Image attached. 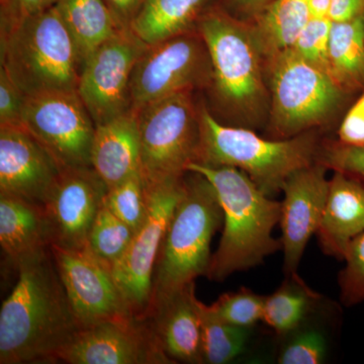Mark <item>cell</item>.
<instances>
[{"mask_svg":"<svg viewBox=\"0 0 364 364\" xmlns=\"http://www.w3.org/2000/svg\"><path fill=\"white\" fill-rule=\"evenodd\" d=\"M363 21H364V14H363Z\"/></svg>","mask_w":364,"mask_h":364,"instance_id":"b9f144b4","label":"cell"},{"mask_svg":"<svg viewBox=\"0 0 364 364\" xmlns=\"http://www.w3.org/2000/svg\"><path fill=\"white\" fill-rule=\"evenodd\" d=\"M343 260L338 280L340 299L346 306H356L364 301V234L351 242Z\"/></svg>","mask_w":364,"mask_h":364,"instance_id":"d6a6232c","label":"cell"},{"mask_svg":"<svg viewBox=\"0 0 364 364\" xmlns=\"http://www.w3.org/2000/svg\"><path fill=\"white\" fill-rule=\"evenodd\" d=\"M117 26L131 28L146 0H104Z\"/></svg>","mask_w":364,"mask_h":364,"instance_id":"74e56055","label":"cell"},{"mask_svg":"<svg viewBox=\"0 0 364 364\" xmlns=\"http://www.w3.org/2000/svg\"><path fill=\"white\" fill-rule=\"evenodd\" d=\"M227 2L237 13L256 18L267 9L272 0H227Z\"/></svg>","mask_w":364,"mask_h":364,"instance_id":"ab89813d","label":"cell"},{"mask_svg":"<svg viewBox=\"0 0 364 364\" xmlns=\"http://www.w3.org/2000/svg\"><path fill=\"white\" fill-rule=\"evenodd\" d=\"M364 0H330L328 18L333 23H343L363 16Z\"/></svg>","mask_w":364,"mask_h":364,"instance_id":"f35d334b","label":"cell"},{"mask_svg":"<svg viewBox=\"0 0 364 364\" xmlns=\"http://www.w3.org/2000/svg\"><path fill=\"white\" fill-rule=\"evenodd\" d=\"M188 171L198 172L210 181L221 205L223 233L205 277L224 282L235 272H245L282 250L273 237L279 224L282 202L265 195L240 169L191 163Z\"/></svg>","mask_w":364,"mask_h":364,"instance_id":"3957f363","label":"cell"},{"mask_svg":"<svg viewBox=\"0 0 364 364\" xmlns=\"http://www.w3.org/2000/svg\"><path fill=\"white\" fill-rule=\"evenodd\" d=\"M287 277L289 279L277 291L265 296L262 322L279 336H287L301 327L321 299L299 279L298 273Z\"/></svg>","mask_w":364,"mask_h":364,"instance_id":"484cf974","label":"cell"},{"mask_svg":"<svg viewBox=\"0 0 364 364\" xmlns=\"http://www.w3.org/2000/svg\"><path fill=\"white\" fill-rule=\"evenodd\" d=\"M55 6L75 42L82 65L100 45L123 30L104 0H56Z\"/></svg>","mask_w":364,"mask_h":364,"instance_id":"603a6c76","label":"cell"},{"mask_svg":"<svg viewBox=\"0 0 364 364\" xmlns=\"http://www.w3.org/2000/svg\"><path fill=\"white\" fill-rule=\"evenodd\" d=\"M265 296L242 287L233 293L222 294L215 303L208 306V311L229 324L252 328L262 322Z\"/></svg>","mask_w":364,"mask_h":364,"instance_id":"4dcf8cb0","label":"cell"},{"mask_svg":"<svg viewBox=\"0 0 364 364\" xmlns=\"http://www.w3.org/2000/svg\"><path fill=\"white\" fill-rule=\"evenodd\" d=\"M287 341L277 355L279 364L322 363L329 351V341L324 330L306 325L287 335Z\"/></svg>","mask_w":364,"mask_h":364,"instance_id":"f546056e","label":"cell"},{"mask_svg":"<svg viewBox=\"0 0 364 364\" xmlns=\"http://www.w3.org/2000/svg\"><path fill=\"white\" fill-rule=\"evenodd\" d=\"M50 248L80 328L134 317L109 267L86 249Z\"/></svg>","mask_w":364,"mask_h":364,"instance_id":"4fadbf2b","label":"cell"},{"mask_svg":"<svg viewBox=\"0 0 364 364\" xmlns=\"http://www.w3.org/2000/svg\"><path fill=\"white\" fill-rule=\"evenodd\" d=\"M202 321L203 363L227 364L247 350L251 328L229 324L220 320L200 301Z\"/></svg>","mask_w":364,"mask_h":364,"instance_id":"4316f807","label":"cell"},{"mask_svg":"<svg viewBox=\"0 0 364 364\" xmlns=\"http://www.w3.org/2000/svg\"><path fill=\"white\" fill-rule=\"evenodd\" d=\"M69 364H170L144 318L105 321L81 328L60 353Z\"/></svg>","mask_w":364,"mask_h":364,"instance_id":"5bb4252c","label":"cell"},{"mask_svg":"<svg viewBox=\"0 0 364 364\" xmlns=\"http://www.w3.org/2000/svg\"><path fill=\"white\" fill-rule=\"evenodd\" d=\"M18 282L0 310V363H58L81 329L51 248L16 264Z\"/></svg>","mask_w":364,"mask_h":364,"instance_id":"6da1fadb","label":"cell"},{"mask_svg":"<svg viewBox=\"0 0 364 364\" xmlns=\"http://www.w3.org/2000/svg\"><path fill=\"white\" fill-rule=\"evenodd\" d=\"M0 244L14 267L26 256L50 247L43 208L18 196L0 193Z\"/></svg>","mask_w":364,"mask_h":364,"instance_id":"44dd1931","label":"cell"},{"mask_svg":"<svg viewBox=\"0 0 364 364\" xmlns=\"http://www.w3.org/2000/svg\"><path fill=\"white\" fill-rule=\"evenodd\" d=\"M107 186L92 167L62 169L46 203L44 214L51 246L81 250L104 205Z\"/></svg>","mask_w":364,"mask_h":364,"instance_id":"9a60e30c","label":"cell"},{"mask_svg":"<svg viewBox=\"0 0 364 364\" xmlns=\"http://www.w3.org/2000/svg\"><path fill=\"white\" fill-rule=\"evenodd\" d=\"M311 18H328L330 11V0H308Z\"/></svg>","mask_w":364,"mask_h":364,"instance_id":"60d3db41","label":"cell"},{"mask_svg":"<svg viewBox=\"0 0 364 364\" xmlns=\"http://www.w3.org/2000/svg\"><path fill=\"white\" fill-rule=\"evenodd\" d=\"M223 219L221 205L210 181L198 172H186L183 193L158 255L150 306L196 277L207 275L213 256L210 243Z\"/></svg>","mask_w":364,"mask_h":364,"instance_id":"5b68a950","label":"cell"},{"mask_svg":"<svg viewBox=\"0 0 364 364\" xmlns=\"http://www.w3.org/2000/svg\"><path fill=\"white\" fill-rule=\"evenodd\" d=\"M215 0H146L131 30L147 45L198 28Z\"/></svg>","mask_w":364,"mask_h":364,"instance_id":"7402d4cb","label":"cell"},{"mask_svg":"<svg viewBox=\"0 0 364 364\" xmlns=\"http://www.w3.org/2000/svg\"><path fill=\"white\" fill-rule=\"evenodd\" d=\"M310 20L308 0H272L254 23L267 59L291 49Z\"/></svg>","mask_w":364,"mask_h":364,"instance_id":"d4e9b609","label":"cell"},{"mask_svg":"<svg viewBox=\"0 0 364 364\" xmlns=\"http://www.w3.org/2000/svg\"><path fill=\"white\" fill-rule=\"evenodd\" d=\"M149 191L141 172L107 189L105 205L136 232L149 212Z\"/></svg>","mask_w":364,"mask_h":364,"instance_id":"f1b7e54d","label":"cell"},{"mask_svg":"<svg viewBox=\"0 0 364 364\" xmlns=\"http://www.w3.org/2000/svg\"><path fill=\"white\" fill-rule=\"evenodd\" d=\"M136 232L107 205H102L91 227L86 250L112 270L130 247Z\"/></svg>","mask_w":364,"mask_h":364,"instance_id":"83f0119b","label":"cell"},{"mask_svg":"<svg viewBox=\"0 0 364 364\" xmlns=\"http://www.w3.org/2000/svg\"><path fill=\"white\" fill-rule=\"evenodd\" d=\"M172 363H203L200 299L195 282L151 305L144 318Z\"/></svg>","mask_w":364,"mask_h":364,"instance_id":"ac0fdd59","label":"cell"},{"mask_svg":"<svg viewBox=\"0 0 364 364\" xmlns=\"http://www.w3.org/2000/svg\"><path fill=\"white\" fill-rule=\"evenodd\" d=\"M200 126L196 163L240 169L270 198L282 193L294 172L317 162L320 147L310 132L269 140L245 127L222 123L205 104L200 105Z\"/></svg>","mask_w":364,"mask_h":364,"instance_id":"277c9868","label":"cell"},{"mask_svg":"<svg viewBox=\"0 0 364 364\" xmlns=\"http://www.w3.org/2000/svg\"><path fill=\"white\" fill-rule=\"evenodd\" d=\"M55 2L56 0H0V33L54 6Z\"/></svg>","mask_w":364,"mask_h":364,"instance_id":"d590c367","label":"cell"},{"mask_svg":"<svg viewBox=\"0 0 364 364\" xmlns=\"http://www.w3.org/2000/svg\"><path fill=\"white\" fill-rule=\"evenodd\" d=\"M330 74L342 87L354 93L364 90V21L333 23L328 51Z\"/></svg>","mask_w":364,"mask_h":364,"instance_id":"cb8c5ba5","label":"cell"},{"mask_svg":"<svg viewBox=\"0 0 364 364\" xmlns=\"http://www.w3.org/2000/svg\"><path fill=\"white\" fill-rule=\"evenodd\" d=\"M212 63L207 45L198 30L148 45L134 68L132 109L177 93L208 88Z\"/></svg>","mask_w":364,"mask_h":364,"instance_id":"9c48e42d","label":"cell"},{"mask_svg":"<svg viewBox=\"0 0 364 364\" xmlns=\"http://www.w3.org/2000/svg\"><path fill=\"white\" fill-rule=\"evenodd\" d=\"M193 91L177 93L136 111L141 147V174L147 186L186 176L198 161L200 105Z\"/></svg>","mask_w":364,"mask_h":364,"instance_id":"ba28073f","label":"cell"},{"mask_svg":"<svg viewBox=\"0 0 364 364\" xmlns=\"http://www.w3.org/2000/svg\"><path fill=\"white\" fill-rule=\"evenodd\" d=\"M91 166L107 189L141 172V147L136 112L126 114L95 126Z\"/></svg>","mask_w":364,"mask_h":364,"instance_id":"ffe728a7","label":"cell"},{"mask_svg":"<svg viewBox=\"0 0 364 364\" xmlns=\"http://www.w3.org/2000/svg\"><path fill=\"white\" fill-rule=\"evenodd\" d=\"M364 234V183L343 172L334 171L317 231L327 255L343 260L354 239Z\"/></svg>","mask_w":364,"mask_h":364,"instance_id":"d6986e66","label":"cell"},{"mask_svg":"<svg viewBox=\"0 0 364 364\" xmlns=\"http://www.w3.org/2000/svg\"><path fill=\"white\" fill-rule=\"evenodd\" d=\"M338 139L345 145L364 146V90L342 119Z\"/></svg>","mask_w":364,"mask_h":364,"instance_id":"8d00e7d4","label":"cell"},{"mask_svg":"<svg viewBox=\"0 0 364 364\" xmlns=\"http://www.w3.org/2000/svg\"><path fill=\"white\" fill-rule=\"evenodd\" d=\"M212 63L213 105L224 119L239 127L257 126L269 112L263 75L264 49L254 25L213 7L198 23Z\"/></svg>","mask_w":364,"mask_h":364,"instance_id":"7a4b0ae2","label":"cell"},{"mask_svg":"<svg viewBox=\"0 0 364 364\" xmlns=\"http://www.w3.org/2000/svg\"><path fill=\"white\" fill-rule=\"evenodd\" d=\"M331 26L332 21L329 18H311L291 48L309 63L323 69L329 74L328 51Z\"/></svg>","mask_w":364,"mask_h":364,"instance_id":"1f68e13d","label":"cell"},{"mask_svg":"<svg viewBox=\"0 0 364 364\" xmlns=\"http://www.w3.org/2000/svg\"><path fill=\"white\" fill-rule=\"evenodd\" d=\"M268 59L270 127L277 139L301 135L327 123L352 95L291 49Z\"/></svg>","mask_w":364,"mask_h":364,"instance_id":"52a82bcc","label":"cell"},{"mask_svg":"<svg viewBox=\"0 0 364 364\" xmlns=\"http://www.w3.org/2000/svg\"><path fill=\"white\" fill-rule=\"evenodd\" d=\"M327 169L320 162L313 163L294 172L282 189L280 240L287 275L298 272L311 237L317 234L329 191Z\"/></svg>","mask_w":364,"mask_h":364,"instance_id":"e0dca14e","label":"cell"},{"mask_svg":"<svg viewBox=\"0 0 364 364\" xmlns=\"http://www.w3.org/2000/svg\"><path fill=\"white\" fill-rule=\"evenodd\" d=\"M1 67L25 97L76 90L82 62L56 6L1 33Z\"/></svg>","mask_w":364,"mask_h":364,"instance_id":"8992f818","label":"cell"},{"mask_svg":"<svg viewBox=\"0 0 364 364\" xmlns=\"http://www.w3.org/2000/svg\"><path fill=\"white\" fill-rule=\"evenodd\" d=\"M149 191V212L136 232L130 247L112 272L134 317L144 318L149 311L153 275L167 228L184 191V176L170 179Z\"/></svg>","mask_w":364,"mask_h":364,"instance_id":"8fae6325","label":"cell"},{"mask_svg":"<svg viewBox=\"0 0 364 364\" xmlns=\"http://www.w3.org/2000/svg\"><path fill=\"white\" fill-rule=\"evenodd\" d=\"M317 161L364 183V146L345 145L339 141L328 143L318 150Z\"/></svg>","mask_w":364,"mask_h":364,"instance_id":"836d02e7","label":"cell"},{"mask_svg":"<svg viewBox=\"0 0 364 364\" xmlns=\"http://www.w3.org/2000/svg\"><path fill=\"white\" fill-rule=\"evenodd\" d=\"M25 100V95L0 67V127L23 126Z\"/></svg>","mask_w":364,"mask_h":364,"instance_id":"e575fe53","label":"cell"},{"mask_svg":"<svg viewBox=\"0 0 364 364\" xmlns=\"http://www.w3.org/2000/svg\"><path fill=\"white\" fill-rule=\"evenodd\" d=\"M147 46L123 28L85 60L77 93L95 126L131 111L132 75Z\"/></svg>","mask_w":364,"mask_h":364,"instance_id":"7c38bea8","label":"cell"},{"mask_svg":"<svg viewBox=\"0 0 364 364\" xmlns=\"http://www.w3.org/2000/svg\"><path fill=\"white\" fill-rule=\"evenodd\" d=\"M61 172L56 159L23 126L0 127V193L44 208Z\"/></svg>","mask_w":364,"mask_h":364,"instance_id":"2e32d148","label":"cell"},{"mask_svg":"<svg viewBox=\"0 0 364 364\" xmlns=\"http://www.w3.org/2000/svg\"><path fill=\"white\" fill-rule=\"evenodd\" d=\"M21 124L62 169L92 167L95 124L77 91H51L26 97Z\"/></svg>","mask_w":364,"mask_h":364,"instance_id":"30bf717a","label":"cell"}]
</instances>
